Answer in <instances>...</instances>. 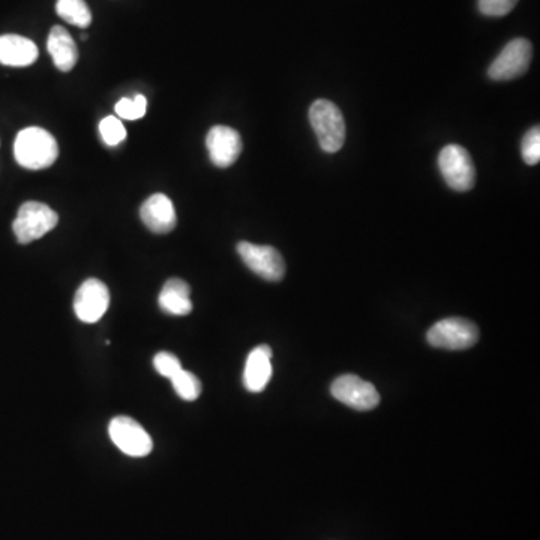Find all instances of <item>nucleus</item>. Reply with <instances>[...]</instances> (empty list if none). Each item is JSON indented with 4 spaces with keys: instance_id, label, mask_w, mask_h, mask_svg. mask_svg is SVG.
Here are the masks:
<instances>
[{
    "instance_id": "obj_1",
    "label": "nucleus",
    "mask_w": 540,
    "mask_h": 540,
    "mask_svg": "<svg viewBox=\"0 0 540 540\" xmlns=\"http://www.w3.org/2000/svg\"><path fill=\"white\" fill-rule=\"evenodd\" d=\"M15 161L27 170L51 167L59 156L56 138L38 126L21 129L14 141Z\"/></svg>"
},
{
    "instance_id": "obj_2",
    "label": "nucleus",
    "mask_w": 540,
    "mask_h": 540,
    "mask_svg": "<svg viewBox=\"0 0 540 540\" xmlns=\"http://www.w3.org/2000/svg\"><path fill=\"white\" fill-rule=\"evenodd\" d=\"M309 122L321 149L336 153L345 143V122L341 110L327 99H318L309 108Z\"/></svg>"
},
{
    "instance_id": "obj_3",
    "label": "nucleus",
    "mask_w": 540,
    "mask_h": 540,
    "mask_svg": "<svg viewBox=\"0 0 540 540\" xmlns=\"http://www.w3.org/2000/svg\"><path fill=\"white\" fill-rule=\"evenodd\" d=\"M57 222H59V215L50 206L39 201H27L21 204L17 218L12 224V230L18 242L27 245L50 233Z\"/></svg>"
},
{
    "instance_id": "obj_4",
    "label": "nucleus",
    "mask_w": 540,
    "mask_h": 540,
    "mask_svg": "<svg viewBox=\"0 0 540 540\" xmlns=\"http://www.w3.org/2000/svg\"><path fill=\"white\" fill-rule=\"evenodd\" d=\"M438 168L453 191L467 192L476 185V168L465 147L449 144L438 155Z\"/></svg>"
},
{
    "instance_id": "obj_5",
    "label": "nucleus",
    "mask_w": 540,
    "mask_h": 540,
    "mask_svg": "<svg viewBox=\"0 0 540 540\" xmlns=\"http://www.w3.org/2000/svg\"><path fill=\"white\" fill-rule=\"evenodd\" d=\"M479 341V329L467 318H446L429 329L428 342L444 350H465Z\"/></svg>"
},
{
    "instance_id": "obj_6",
    "label": "nucleus",
    "mask_w": 540,
    "mask_h": 540,
    "mask_svg": "<svg viewBox=\"0 0 540 540\" xmlns=\"http://www.w3.org/2000/svg\"><path fill=\"white\" fill-rule=\"evenodd\" d=\"M531 57L533 45L528 39H512L489 66V78L495 81H509L522 77L530 68Z\"/></svg>"
},
{
    "instance_id": "obj_7",
    "label": "nucleus",
    "mask_w": 540,
    "mask_h": 540,
    "mask_svg": "<svg viewBox=\"0 0 540 540\" xmlns=\"http://www.w3.org/2000/svg\"><path fill=\"white\" fill-rule=\"evenodd\" d=\"M108 435L120 452L134 458H143L153 449L149 432L128 416H117L108 425Z\"/></svg>"
},
{
    "instance_id": "obj_8",
    "label": "nucleus",
    "mask_w": 540,
    "mask_h": 540,
    "mask_svg": "<svg viewBox=\"0 0 540 540\" xmlns=\"http://www.w3.org/2000/svg\"><path fill=\"white\" fill-rule=\"evenodd\" d=\"M237 252L243 263L255 273L270 282L282 281L285 276V261L278 249L273 246L255 245V243L240 242Z\"/></svg>"
},
{
    "instance_id": "obj_9",
    "label": "nucleus",
    "mask_w": 540,
    "mask_h": 540,
    "mask_svg": "<svg viewBox=\"0 0 540 540\" xmlns=\"http://www.w3.org/2000/svg\"><path fill=\"white\" fill-rule=\"evenodd\" d=\"M330 392L339 402L354 410H372L380 404V395L374 384L362 380L357 375L347 374L336 378Z\"/></svg>"
},
{
    "instance_id": "obj_10",
    "label": "nucleus",
    "mask_w": 540,
    "mask_h": 540,
    "mask_svg": "<svg viewBox=\"0 0 540 540\" xmlns=\"http://www.w3.org/2000/svg\"><path fill=\"white\" fill-rule=\"evenodd\" d=\"M110 306V291L104 282L96 278L87 279L78 288L74 297V311L78 320L92 324L101 320Z\"/></svg>"
},
{
    "instance_id": "obj_11",
    "label": "nucleus",
    "mask_w": 540,
    "mask_h": 540,
    "mask_svg": "<svg viewBox=\"0 0 540 540\" xmlns=\"http://www.w3.org/2000/svg\"><path fill=\"white\" fill-rule=\"evenodd\" d=\"M206 147L209 150L210 161L215 167H231L242 153V137L230 126H213L207 134Z\"/></svg>"
},
{
    "instance_id": "obj_12",
    "label": "nucleus",
    "mask_w": 540,
    "mask_h": 540,
    "mask_svg": "<svg viewBox=\"0 0 540 540\" xmlns=\"http://www.w3.org/2000/svg\"><path fill=\"white\" fill-rule=\"evenodd\" d=\"M141 221L156 234H167L176 227V210L173 201L164 194H153L140 209Z\"/></svg>"
},
{
    "instance_id": "obj_13",
    "label": "nucleus",
    "mask_w": 540,
    "mask_h": 540,
    "mask_svg": "<svg viewBox=\"0 0 540 540\" xmlns=\"http://www.w3.org/2000/svg\"><path fill=\"white\" fill-rule=\"evenodd\" d=\"M272 377V348L258 345L246 359L243 384L252 393L263 392Z\"/></svg>"
},
{
    "instance_id": "obj_14",
    "label": "nucleus",
    "mask_w": 540,
    "mask_h": 540,
    "mask_svg": "<svg viewBox=\"0 0 540 540\" xmlns=\"http://www.w3.org/2000/svg\"><path fill=\"white\" fill-rule=\"evenodd\" d=\"M38 59V47L35 42L20 35L0 36V63L5 66L32 65Z\"/></svg>"
},
{
    "instance_id": "obj_15",
    "label": "nucleus",
    "mask_w": 540,
    "mask_h": 540,
    "mask_svg": "<svg viewBox=\"0 0 540 540\" xmlns=\"http://www.w3.org/2000/svg\"><path fill=\"white\" fill-rule=\"evenodd\" d=\"M47 50L59 71L69 72L78 60V48L68 30L54 26L47 39Z\"/></svg>"
},
{
    "instance_id": "obj_16",
    "label": "nucleus",
    "mask_w": 540,
    "mask_h": 540,
    "mask_svg": "<svg viewBox=\"0 0 540 540\" xmlns=\"http://www.w3.org/2000/svg\"><path fill=\"white\" fill-rule=\"evenodd\" d=\"M158 305L167 314L188 315L192 311L191 288L183 279H168L159 293Z\"/></svg>"
},
{
    "instance_id": "obj_17",
    "label": "nucleus",
    "mask_w": 540,
    "mask_h": 540,
    "mask_svg": "<svg viewBox=\"0 0 540 540\" xmlns=\"http://www.w3.org/2000/svg\"><path fill=\"white\" fill-rule=\"evenodd\" d=\"M56 12L66 23L80 29H86L92 23V14L84 0H57Z\"/></svg>"
},
{
    "instance_id": "obj_18",
    "label": "nucleus",
    "mask_w": 540,
    "mask_h": 540,
    "mask_svg": "<svg viewBox=\"0 0 540 540\" xmlns=\"http://www.w3.org/2000/svg\"><path fill=\"white\" fill-rule=\"evenodd\" d=\"M174 392L183 399V401H195L201 393V381L197 375L192 372L180 369L173 378H171Z\"/></svg>"
},
{
    "instance_id": "obj_19",
    "label": "nucleus",
    "mask_w": 540,
    "mask_h": 540,
    "mask_svg": "<svg viewBox=\"0 0 540 540\" xmlns=\"http://www.w3.org/2000/svg\"><path fill=\"white\" fill-rule=\"evenodd\" d=\"M99 134L107 146H117L126 138V129L120 119L114 116H107L99 123Z\"/></svg>"
},
{
    "instance_id": "obj_20",
    "label": "nucleus",
    "mask_w": 540,
    "mask_h": 540,
    "mask_svg": "<svg viewBox=\"0 0 540 540\" xmlns=\"http://www.w3.org/2000/svg\"><path fill=\"white\" fill-rule=\"evenodd\" d=\"M147 99L143 95H135L134 98L120 99L116 104V113L120 119L137 120L146 114Z\"/></svg>"
},
{
    "instance_id": "obj_21",
    "label": "nucleus",
    "mask_w": 540,
    "mask_h": 540,
    "mask_svg": "<svg viewBox=\"0 0 540 540\" xmlns=\"http://www.w3.org/2000/svg\"><path fill=\"white\" fill-rule=\"evenodd\" d=\"M522 159L527 165H536L540 161V129L539 126L531 128L522 138Z\"/></svg>"
},
{
    "instance_id": "obj_22",
    "label": "nucleus",
    "mask_w": 540,
    "mask_h": 540,
    "mask_svg": "<svg viewBox=\"0 0 540 540\" xmlns=\"http://www.w3.org/2000/svg\"><path fill=\"white\" fill-rule=\"evenodd\" d=\"M519 0H477L480 14L486 17H504L513 11Z\"/></svg>"
},
{
    "instance_id": "obj_23",
    "label": "nucleus",
    "mask_w": 540,
    "mask_h": 540,
    "mask_svg": "<svg viewBox=\"0 0 540 540\" xmlns=\"http://www.w3.org/2000/svg\"><path fill=\"white\" fill-rule=\"evenodd\" d=\"M153 366H155V371L158 374L168 378V380H171L182 369L180 360L173 353H168V351H161V353L156 354L153 357Z\"/></svg>"
}]
</instances>
